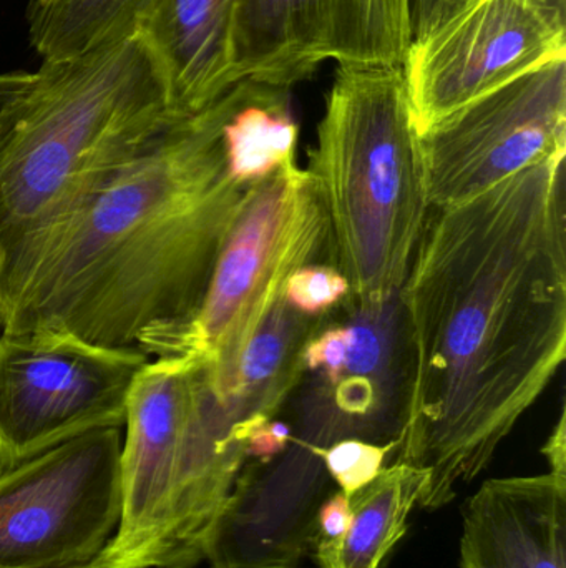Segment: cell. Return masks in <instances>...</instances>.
Returning a JSON list of instances; mask_svg holds the SVG:
<instances>
[{
	"mask_svg": "<svg viewBox=\"0 0 566 568\" xmlns=\"http://www.w3.org/2000/svg\"><path fill=\"white\" fill-rule=\"evenodd\" d=\"M328 256L325 210L306 170L286 166L251 185L219 252L188 354L205 361L209 386L229 407L243 353L292 273Z\"/></svg>",
	"mask_w": 566,
	"mask_h": 568,
	"instance_id": "obj_6",
	"label": "cell"
},
{
	"mask_svg": "<svg viewBox=\"0 0 566 568\" xmlns=\"http://www.w3.org/2000/svg\"><path fill=\"white\" fill-rule=\"evenodd\" d=\"M176 119L138 32L42 62L0 103V253L69 216Z\"/></svg>",
	"mask_w": 566,
	"mask_h": 568,
	"instance_id": "obj_3",
	"label": "cell"
},
{
	"mask_svg": "<svg viewBox=\"0 0 566 568\" xmlns=\"http://www.w3.org/2000/svg\"><path fill=\"white\" fill-rule=\"evenodd\" d=\"M322 323L325 317L306 316L281 296L249 341L228 407L245 444L256 426L275 419L298 386L306 371V344Z\"/></svg>",
	"mask_w": 566,
	"mask_h": 568,
	"instance_id": "obj_14",
	"label": "cell"
},
{
	"mask_svg": "<svg viewBox=\"0 0 566 568\" xmlns=\"http://www.w3.org/2000/svg\"><path fill=\"white\" fill-rule=\"evenodd\" d=\"M122 444L93 430L0 470V568L92 566L122 517Z\"/></svg>",
	"mask_w": 566,
	"mask_h": 568,
	"instance_id": "obj_8",
	"label": "cell"
},
{
	"mask_svg": "<svg viewBox=\"0 0 566 568\" xmlns=\"http://www.w3.org/2000/svg\"><path fill=\"white\" fill-rule=\"evenodd\" d=\"M566 59V19L545 0H461L402 63L419 132L515 77Z\"/></svg>",
	"mask_w": 566,
	"mask_h": 568,
	"instance_id": "obj_10",
	"label": "cell"
},
{
	"mask_svg": "<svg viewBox=\"0 0 566 568\" xmlns=\"http://www.w3.org/2000/svg\"><path fill=\"white\" fill-rule=\"evenodd\" d=\"M404 304L409 377L395 463L438 510L484 473L566 353L565 155L425 222Z\"/></svg>",
	"mask_w": 566,
	"mask_h": 568,
	"instance_id": "obj_1",
	"label": "cell"
},
{
	"mask_svg": "<svg viewBox=\"0 0 566 568\" xmlns=\"http://www.w3.org/2000/svg\"><path fill=\"white\" fill-rule=\"evenodd\" d=\"M545 2L548 3V6L554 7L555 10H558V12L564 13L566 12V0H545Z\"/></svg>",
	"mask_w": 566,
	"mask_h": 568,
	"instance_id": "obj_27",
	"label": "cell"
},
{
	"mask_svg": "<svg viewBox=\"0 0 566 568\" xmlns=\"http://www.w3.org/2000/svg\"><path fill=\"white\" fill-rule=\"evenodd\" d=\"M339 69H401L412 42V0H331Z\"/></svg>",
	"mask_w": 566,
	"mask_h": 568,
	"instance_id": "obj_18",
	"label": "cell"
},
{
	"mask_svg": "<svg viewBox=\"0 0 566 568\" xmlns=\"http://www.w3.org/2000/svg\"><path fill=\"white\" fill-rule=\"evenodd\" d=\"M331 265L348 278L352 313L398 300L428 222L421 132L402 69H339L309 150Z\"/></svg>",
	"mask_w": 566,
	"mask_h": 568,
	"instance_id": "obj_4",
	"label": "cell"
},
{
	"mask_svg": "<svg viewBox=\"0 0 566 568\" xmlns=\"http://www.w3.org/2000/svg\"><path fill=\"white\" fill-rule=\"evenodd\" d=\"M565 407L558 417L557 426L552 433L550 439L545 444L542 453L547 456L550 463V473L555 476L566 477V424Z\"/></svg>",
	"mask_w": 566,
	"mask_h": 568,
	"instance_id": "obj_25",
	"label": "cell"
},
{
	"mask_svg": "<svg viewBox=\"0 0 566 568\" xmlns=\"http://www.w3.org/2000/svg\"><path fill=\"white\" fill-rule=\"evenodd\" d=\"M429 483L425 469L392 463L378 479L351 497L348 529L335 540L315 544L319 568H382L408 532L412 509Z\"/></svg>",
	"mask_w": 566,
	"mask_h": 568,
	"instance_id": "obj_15",
	"label": "cell"
},
{
	"mask_svg": "<svg viewBox=\"0 0 566 568\" xmlns=\"http://www.w3.org/2000/svg\"><path fill=\"white\" fill-rule=\"evenodd\" d=\"M155 0H33L29 42L42 62L72 59L133 36Z\"/></svg>",
	"mask_w": 566,
	"mask_h": 568,
	"instance_id": "obj_17",
	"label": "cell"
},
{
	"mask_svg": "<svg viewBox=\"0 0 566 568\" xmlns=\"http://www.w3.org/2000/svg\"><path fill=\"white\" fill-rule=\"evenodd\" d=\"M295 439L308 446L309 450L322 460L329 479L335 480L339 490L348 497L356 496L359 490L374 483L384 470L389 456L401 446L399 439L378 444L359 437H344L329 444L328 447L316 446L299 437Z\"/></svg>",
	"mask_w": 566,
	"mask_h": 568,
	"instance_id": "obj_19",
	"label": "cell"
},
{
	"mask_svg": "<svg viewBox=\"0 0 566 568\" xmlns=\"http://www.w3.org/2000/svg\"><path fill=\"white\" fill-rule=\"evenodd\" d=\"M150 357L60 331L0 333V470L93 430L125 426Z\"/></svg>",
	"mask_w": 566,
	"mask_h": 568,
	"instance_id": "obj_7",
	"label": "cell"
},
{
	"mask_svg": "<svg viewBox=\"0 0 566 568\" xmlns=\"http://www.w3.org/2000/svg\"><path fill=\"white\" fill-rule=\"evenodd\" d=\"M29 80L30 75L27 72L0 73V103L20 92Z\"/></svg>",
	"mask_w": 566,
	"mask_h": 568,
	"instance_id": "obj_26",
	"label": "cell"
},
{
	"mask_svg": "<svg viewBox=\"0 0 566 568\" xmlns=\"http://www.w3.org/2000/svg\"><path fill=\"white\" fill-rule=\"evenodd\" d=\"M291 439V426L281 420H266L256 426L246 437V460L269 463L288 449Z\"/></svg>",
	"mask_w": 566,
	"mask_h": 568,
	"instance_id": "obj_22",
	"label": "cell"
},
{
	"mask_svg": "<svg viewBox=\"0 0 566 568\" xmlns=\"http://www.w3.org/2000/svg\"><path fill=\"white\" fill-rule=\"evenodd\" d=\"M352 343V324L322 326L305 347V369L321 373L331 386L341 379Z\"/></svg>",
	"mask_w": 566,
	"mask_h": 568,
	"instance_id": "obj_21",
	"label": "cell"
},
{
	"mask_svg": "<svg viewBox=\"0 0 566 568\" xmlns=\"http://www.w3.org/2000/svg\"><path fill=\"white\" fill-rule=\"evenodd\" d=\"M348 294V278L335 265L312 263L292 273L282 296L299 313L325 317Z\"/></svg>",
	"mask_w": 566,
	"mask_h": 568,
	"instance_id": "obj_20",
	"label": "cell"
},
{
	"mask_svg": "<svg viewBox=\"0 0 566 568\" xmlns=\"http://www.w3.org/2000/svg\"><path fill=\"white\" fill-rule=\"evenodd\" d=\"M233 87L169 123L69 216L0 253L2 331H60L150 359L188 354L249 189L226 170Z\"/></svg>",
	"mask_w": 566,
	"mask_h": 568,
	"instance_id": "obj_2",
	"label": "cell"
},
{
	"mask_svg": "<svg viewBox=\"0 0 566 568\" xmlns=\"http://www.w3.org/2000/svg\"><path fill=\"white\" fill-rule=\"evenodd\" d=\"M349 520L351 497L346 496L342 490L329 494L316 514V542L338 539L348 529Z\"/></svg>",
	"mask_w": 566,
	"mask_h": 568,
	"instance_id": "obj_23",
	"label": "cell"
},
{
	"mask_svg": "<svg viewBox=\"0 0 566 568\" xmlns=\"http://www.w3.org/2000/svg\"><path fill=\"white\" fill-rule=\"evenodd\" d=\"M236 0H155L136 32L162 70L176 116L195 115L239 82Z\"/></svg>",
	"mask_w": 566,
	"mask_h": 568,
	"instance_id": "obj_12",
	"label": "cell"
},
{
	"mask_svg": "<svg viewBox=\"0 0 566 568\" xmlns=\"http://www.w3.org/2000/svg\"><path fill=\"white\" fill-rule=\"evenodd\" d=\"M66 568H92V566H83V567H66Z\"/></svg>",
	"mask_w": 566,
	"mask_h": 568,
	"instance_id": "obj_28",
	"label": "cell"
},
{
	"mask_svg": "<svg viewBox=\"0 0 566 568\" xmlns=\"http://www.w3.org/2000/svg\"><path fill=\"white\" fill-rule=\"evenodd\" d=\"M125 429L122 517L92 568H195L246 464L205 361L150 359L130 390Z\"/></svg>",
	"mask_w": 566,
	"mask_h": 568,
	"instance_id": "obj_5",
	"label": "cell"
},
{
	"mask_svg": "<svg viewBox=\"0 0 566 568\" xmlns=\"http://www.w3.org/2000/svg\"><path fill=\"white\" fill-rule=\"evenodd\" d=\"M331 0H236L239 80L289 89L331 59Z\"/></svg>",
	"mask_w": 566,
	"mask_h": 568,
	"instance_id": "obj_13",
	"label": "cell"
},
{
	"mask_svg": "<svg viewBox=\"0 0 566 568\" xmlns=\"http://www.w3.org/2000/svg\"><path fill=\"white\" fill-rule=\"evenodd\" d=\"M223 129L226 170L238 185L265 182L296 163L299 129L289 89L239 80Z\"/></svg>",
	"mask_w": 566,
	"mask_h": 568,
	"instance_id": "obj_16",
	"label": "cell"
},
{
	"mask_svg": "<svg viewBox=\"0 0 566 568\" xmlns=\"http://www.w3.org/2000/svg\"><path fill=\"white\" fill-rule=\"evenodd\" d=\"M461 568H566V477L482 484L465 507Z\"/></svg>",
	"mask_w": 566,
	"mask_h": 568,
	"instance_id": "obj_11",
	"label": "cell"
},
{
	"mask_svg": "<svg viewBox=\"0 0 566 568\" xmlns=\"http://www.w3.org/2000/svg\"><path fill=\"white\" fill-rule=\"evenodd\" d=\"M461 0H412V40L434 29Z\"/></svg>",
	"mask_w": 566,
	"mask_h": 568,
	"instance_id": "obj_24",
	"label": "cell"
},
{
	"mask_svg": "<svg viewBox=\"0 0 566 568\" xmlns=\"http://www.w3.org/2000/svg\"><path fill=\"white\" fill-rule=\"evenodd\" d=\"M431 209L462 205L566 155V59L471 100L421 133Z\"/></svg>",
	"mask_w": 566,
	"mask_h": 568,
	"instance_id": "obj_9",
	"label": "cell"
}]
</instances>
